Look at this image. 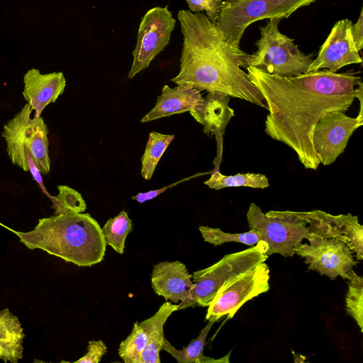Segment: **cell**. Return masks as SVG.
<instances>
[{
  "label": "cell",
  "instance_id": "cell-24",
  "mask_svg": "<svg viewBox=\"0 0 363 363\" xmlns=\"http://www.w3.org/2000/svg\"><path fill=\"white\" fill-rule=\"evenodd\" d=\"M174 138V135L150 132L145 152L141 157L140 174L145 180H150L164 151Z\"/></svg>",
  "mask_w": 363,
  "mask_h": 363
},
{
  "label": "cell",
  "instance_id": "cell-29",
  "mask_svg": "<svg viewBox=\"0 0 363 363\" xmlns=\"http://www.w3.org/2000/svg\"><path fill=\"white\" fill-rule=\"evenodd\" d=\"M189 11L192 13L206 12L207 18L213 23H216L221 8L223 0H186Z\"/></svg>",
  "mask_w": 363,
  "mask_h": 363
},
{
  "label": "cell",
  "instance_id": "cell-26",
  "mask_svg": "<svg viewBox=\"0 0 363 363\" xmlns=\"http://www.w3.org/2000/svg\"><path fill=\"white\" fill-rule=\"evenodd\" d=\"M199 230L206 242L216 246L230 242H240L249 246H254L262 241L261 233L254 229H250L248 232L242 233H228L222 231L220 228L200 225Z\"/></svg>",
  "mask_w": 363,
  "mask_h": 363
},
{
  "label": "cell",
  "instance_id": "cell-21",
  "mask_svg": "<svg viewBox=\"0 0 363 363\" xmlns=\"http://www.w3.org/2000/svg\"><path fill=\"white\" fill-rule=\"evenodd\" d=\"M156 320V313L140 322H135L130 334L121 342L118 354L125 363H141V354Z\"/></svg>",
  "mask_w": 363,
  "mask_h": 363
},
{
  "label": "cell",
  "instance_id": "cell-8",
  "mask_svg": "<svg viewBox=\"0 0 363 363\" xmlns=\"http://www.w3.org/2000/svg\"><path fill=\"white\" fill-rule=\"evenodd\" d=\"M249 228L259 231L267 245L266 254L292 257L295 249L309 236L308 224L299 211H269L264 213L255 203L247 212Z\"/></svg>",
  "mask_w": 363,
  "mask_h": 363
},
{
  "label": "cell",
  "instance_id": "cell-31",
  "mask_svg": "<svg viewBox=\"0 0 363 363\" xmlns=\"http://www.w3.org/2000/svg\"><path fill=\"white\" fill-rule=\"evenodd\" d=\"M196 176L197 175H194V176H192L191 177L183 179L182 180L177 181V182L171 184L170 185H168V186H166L164 187H162V188H161L160 189L151 190L150 191L145 192V193H138L135 196H133L131 199L133 200L137 201L140 203H143L145 201H147L148 200H151V199L155 198L158 195H160L162 193L164 192L167 189L176 186L177 184H179V183L182 182H185V181H186V180H188V179H191L192 177H196Z\"/></svg>",
  "mask_w": 363,
  "mask_h": 363
},
{
  "label": "cell",
  "instance_id": "cell-25",
  "mask_svg": "<svg viewBox=\"0 0 363 363\" xmlns=\"http://www.w3.org/2000/svg\"><path fill=\"white\" fill-rule=\"evenodd\" d=\"M131 230L132 221L124 211L116 217L109 218L101 228L106 245L118 254L124 252L125 241Z\"/></svg>",
  "mask_w": 363,
  "mask_h": 363
},
{
  "label": "cell",
  "instance_id": "cell-14",
  "mask_svg": "<svg viewBox=\"0 0 363 363\" xmlns=\"http://www.w3.org/2000/svg\"><path fill=\"white\" fill-rule=\"evenodd\" d=\"M299 213L308 222L309 235L339 239L356 253L357 260L363 259V226L357 216H334L320 210Z\"/></svg>",
  "mask_w": 363,
  "mask_h": 363
},
{
  "label": "cell",
  "instance_id": "cell-30",
  "mask_svg": "<svg viewBox=\"0 0 363 363\" xmlns=\"http://www.w3.org/2000/svg\"><path fill=\"white\" fill-rule=\"evenodd\" d=\"M106 352V346L102 340H90L87 352L74 363H99Z\"/></svg>",
  "mask_w": 363,
  "mask_h": 363
},
{
  "label": "cell",
  "instance_id": "cell-19",
  "mask_svg": "<svg viewBox=\"0 0 363 363\" xmlns=\"http://www.w3.org/2000/svg\"><path fill=\"white\" fill-rule=\"evenodd\" d=\"M25 335L17 316L9 309L0 311V359L18 363L23 359Z\"/></svg>",
  "mask_w": 363,
  "mask_h": 363
},
{
  "label": "cell",
  "instance_id": "cell-13",
  "mask_svg": "<svg viewBox=\"0 0 363 363\" xmlns=\"http://www.w3.org/2000/svg\"><path fill=\"white\" fill-rule=\"evenodd\" d=\"M352 22L347 18L335 23L307 72L323 69L336 72L347 65L362 62L352 36Z\"/></svg>",
  "mask_w": 363,
  "mask_h": 363
},
{
  "label": "cell",
  "instance_id": "cell-23",
  "mask_svg": "<svg viewBox=\"0 0 363 363\" xmlns=\"http://www.w3.org/2000/svg\"><path fill=\"white\" fill-rule=\"evenodd\" d=\"M203 184L215 190L237 186L265 189L269 186L267 177L262 174L248 172L226 176L222 174L220 170L215 169L211 172L210 178Z\"/></svg>",
  "mask_w": 363,
  "mask_h": 363
},
{
  "label": "cell",
  "instance_id": "cell-15",
  "mask_svg": "<svg viewBox=\"0 0 363 363\" xmlns=\"http://www.w3.org/2000/svg\"><path fill=\"white\" fill-rule=\"evenodd\" d=\"M230 96L218 92H208L189 113L203 126V133L214 135L217 143V155L213 160L215 170H220L222 161L223 138L225 130L234 116V110L228 105Z\"/></svg>",
  "mask_w": 363,
  "mask_h": 363
},
{
  "label": "cell",
  "instance_id": "cell-5",
  "mask_svg": "<svg viewBox=\"0 0 363 363\" xmlns=\"http://www.w3.org/2000/svg\"><path fill=\"white\" fill-rule=\"evenodd\" d=\"M282 19H268L259 28L260 37L256 41V52L249 54L246 66L257 67L268 74L295 77L307 72L313 61L312 55H306L294 43V39L281 33L279 24Z\"/></svg>",
  "mask_w": 363,
  "mask_h": 363
},
{
  "label": "cell",
  "instance_id": "cell-32",
  "mask_svg": "<svg viewBox=\"0 0 363 363\" xmlns=\"http://www.w3.org/2000/svg\"><path fill=\"white\" fill-rule=\"evenodd\" d=\"M352 36L354 45L358 50L361 51L363 48V10L360 11L359 17L357 22L352 25L351 27Z\"/></svg>",
  "mask_w": 363,
  "mask_h": 363
},
{
  "label": "cell",
  "instance_id": "cell-6",
  "mask_svg": "<svg viewBox=\"0 0 363 363\" xmlns=\"http://www.w3.org/2000/svg\"><path fill=\"white\" fill-rule=\"evenodd\" d=\"M267 250V244L261 241L240 252L225 255L214 264L194 272V288L189 298L178 305L177 311L196 304L208 306L225 284L265 262L269 257Z\"/></svg>",
  "mask_w": 363,
  "mask_h": 363
},
{
  "label": "cell",
  "instance_id": "cell-10",
  "mask_svg": "<svg viewBox=\"0 0 363 363\" xmlns=\"http://www.w3.org/2000/svg\"><path fill=\"white\" fill-rule=\"evenodd\" d=\"M176 23L168 6L153 7L142 17L128 79H133L147 68L155 57L163 51L169 43Z\"/></svg>",
  "mask_w": 363,
  "mask_h": 363
},
{
  "label": "cell",
  "instance_id": "cell-2",
  "mask_svg": "<svg viewBox=\"0 0 363 363\" xmlns=\"http://www.w3.org/2000/svg\"><path fill=\"white\" fill-rule=\"evenodd\" d=\"M177 18L183 45L179 72L171 81L190 84L200 91L223 93L268 110L262 94L242 69L249 54L231 48L203 12L182 9Z\"/></svg>",
  "mask_w": 363,
  "mask_h": 363
},
{
  "label": "cell",
  "instance_id": "cell-7",
  "mask_svg": "<svg viewBox=\"0 0 363 363\" xmlns=\"http://www.w3.org/2000/svg\"><path fill=\"white\" fill-rule=\"evenodd\" d=\"M315 0H225L216 23L228 45L240 49L247 27L262 19L289 18L298 9Z\"/></svg>",
  "mask_w": 363,
  "mask_h": 363
},
{
  "label": "cell",
  "instance_id": "cell-33",
  "mask_svg": "<svg viewBox=\"0 0 363 363\" xmlns=\"http://www.w3.org/2000/svg\"><path fill=\"white\" fill-rule=\"evenodd\" d=\"M357 88H355L354 91V98H357L359 101V111L358 113V116L363 118V104H362V99H363V84L362 82V80L359 82L358 84L357 85Z\"/></svg>",
  "mask_w": 363,
  "mask_h": 363
},
{
  "label": "cell",
  "instance_id": "cell-1",
  "mask_svg": "<svg viewBox=\"0 0 363 363\" xmlns=\"http://www.w3.org/2000/svg\"><path fill=\"white\" fill-rule=\"evenodd\" d=\"M245 69L268 106L265 133L292 149L305 168L316 170L320 162L313 145L315 127L327 114L350 108L361 77L353 69L282 77L255 67Z\"/></svg>",
  "mask_w": 363,
  "mask_h": 363
},
{
  "label": "cell",
  "instance_id": "cell-16",
  "mask_svg": "<svg viewBox=\"0 0 363 363\" xmlns=\"http://www.w3.org/2000/svg\"><path fill=\"white\" fill-rule=\"evenodd\" d=\"M191 275L180 261L162 262L154 266L152 288L158 296L173 303L186 300L194 288Z\"/></svg>",
  "mask_w": 363,
  "mask_h": 363
},
{
  "label": "cell",
  "instance_id": "cell-17",
  "mask_svg": "<svg viewBox=\"0 0 363 363\" xmlns=\"http://www.w3.org/2000/svg\"><path fill=\"white\" fill-rule=\"evenodd\" d=\"M25 100L34 111V116H41L43 109L63 94L66 80L62 72L42 74L32 68L23 77Z\"/></svg>",
  "mask_w": 363,
  "mask_h": 363
},
{
  "label": "cell",
  "instance_id": "cell-11",
  "mask_svg": "<svg viewBox=\"0 0 363 363\" xmlns=\"http://www.w3.org/2000/svg\"><path fill=\"white\" fill-rule=\"evenodd\" d=\"M308 243L301 244L295 253L305 259L308 269L336 279H347V272L357 264L352 251L342 241L335 238L309 235Z\"/></svg>",
  "mask_w": 363,
  "mask_h": 363
},
{
  "label": "cell",
  "instance_id": "cell-18",
  "mask_svg": "<svg viewBox=\"0 0 363 363\" xmlns=\"http://www.w3.org/2000/svg\"><path fill=\"white\" fill-rule=\"evenodd\" d=\"M202 99L201 91L190 84H179L174 88L164 85L155 106L140 122L147 123L174 114L189 112Z\"/></svg>",
  "mask_w": 363,
  "mask_h": 363
},
{
  "label": "cell",
  "instance_id": "cell-3",
  "mask_svg": "<svg viewBox=\"0 0 363 363\" xmlns=\"http://www.w3.org/2000/svg\"><path fill=\"white\" fill-rule=\"evenodd\" d=\"M12 231L28 249H40L79 267H91L105 255L101 228L89 213L55 215L39 219L31 231Z\"/></svg>",
  "mask_w": 363,
  "mask_h": 363
},
{
  "label": "cell",
  "instance_id": "cell-20",
  "mask_svg": "<svg viewBox=\"0 0 363 363\" xmlns=\"http://www.w3.org/2000/svg\"><path fill=\"white\" fill-rule=\"evenodd\" d=\"M214 323V320H208V323L202 329L199 336L182 350L172 346L165 338L162 349L169 352L179 363L229 362L230 352L220 359H213L203 354L206 337Z\"/></svg>",
  "mask_w": 363,
  "mask_h": 363
},
{
  "label": "cell",
  "instance_id": "cell-12",
  "mask_svg": "<svg viewBox=\"0 0 363 363\" xmlns=\"http://www.w3.org/2000/svg\"><path fill=\"white\" fill-rule=\"evenodd\" d=\"M363 124V118L348 116L342 111L331 112L316 124L313 145L320 164L334 162L347 147L354 131Z\"/></svg>",
  "mask_w": 363,
  "mask_h": 363
},
{
  "label": "cell",
  "instance_id": "cell-22",
  "mask_svg": "<svg viewBox=\"0 0 363 363\" xmlns=\"http://www.w3.org/2000/svg\"><path fill=\"white\" fill-rule=\"evenodd\" d=\"M178 305L166 301L156 313V320L141 354V363H160V352L164 340L163 327L169 317L177 311Z\"/></svg>",
  "mask_w": 363,
  "mask_h": 363
},
{
  "label": "cell",
  "instance_id": "cell-27",
  "mask_svg": "<svg viewBox=\"0 0 363 363\" xmlns=\"http://www.w3.org/2000/svg\"><path fill=\"white\" fill-rule=\"evenodd\" d=\"M348 290L345 297L347 313L363 329V278L351 269L347 272Z\"/></svg>",
  "mask_w": 363,
  "mask_h": 363
},
{
  "label": "cell",
  "instance_id": "cell-9",
  "mask_svg": "<svg viewBox=\"0 0 363 363\" xmlns=\"http://www.w3.org/2000/svg\"><path fill=\"white\" fill-rule=\"evenodd\" d=\"M269 268L264 262L225 284L208 306L206 320L232 318L247 301L268 291Z\"/></svg>",
  "mask_w": 363,
  "mask_h": 363
},
{
  "label": "cell",
  "instance_id": "cell-28",
  "mask_svg": "<svg viewBox=\"0 0 363 363\" xmlns=\"http://www.w3.org/2000/svg\"><path fill=\"white\" fill-rule=\"evenodd\" d=\"M57 188L58 194L50 196L55 215L85 211L86 204L79 192L67 185H58Z\"/></svg>",
  "mask_w": 363,
  "mask_h": 363
},
{
  "label": "cell",
  "instance_id": "cell-4",
  "mask_svg": "<svg viewBox=\"0 0 363 363\" xmlns=\"http://www.w3.org/2000/svg\"><path fill=\"white\" fill-rule=\"evenodd\" d=\"M33 109L26 104L13 118L4 125L1 136L6 143V152L11 162L25 172H30L42 189L41 174H48V129L41 116L31 118Z\"/></svg>",
  "mask_w": 363,
  "mask_h": 363
}]
</instances>
